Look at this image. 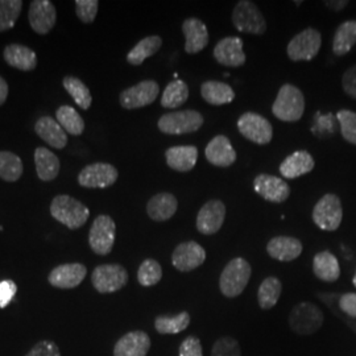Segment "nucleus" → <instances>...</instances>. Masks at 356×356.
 Returning <instances> with one entry per match:
<instances>
[{"instance_id": "obj_46", "label": "nucleus", "mask_w": 356, "mask_h": 356, "mask_svg": "<svg viewBox=\"0 0 356 356\" xmlns=\"http://www.w3.org/2000/svg\"><path fill=\"white\" fill-rule=\"evenodd\" d=\"M26 356H61L58 346L51 341H41Z\"/></svg>"}, {"instance_id": "obj_49", "label": "nucleus", "mask_w": 356, "mask_h": 356, "mask_svg": "<svg viewBox=\"0 0 356 356\" xmlns=\"http://www.w3.org/2000/svg\"><path fill=\"white\" fill-rule=\"evenodd\" d=\"M339 307L347 316L356 318V293H346L339 300Z\"/></svg>"}, {"instance_id": "obj_12", "label": "nucleus", "mask_w": 356, "mask_h": 356, "mask_svg": "<svg viewBox=\"0 0 356 356\" xmlns=\"http://www.w3.org/2000/svg\"><path fill=\"white\" fill-rule=\"evenodd\" d=\"M159 92H160L159 83L153 79H147V81H141L132 88H128L124 91H122L119 97V102L126 110H136V108L152 104L157 99Z\"/></svg>"}, {"instance_id": "obj_6", "label": "nucleus", "mask_w": 356, "mask_h": 356, "mask_svg": "<svg viewBox=\"0 0 356 356\" xmlns=\"http://www.w3.org/2000/svg\"><path fill=\"white\" fill-rule=\"evenodd\" d=\"M343 219V207L337 194H325L313 209V222L323 231H337Z\"/></svg>"}, {"instance_id": "obj_34", "label": "nucleus", "mask_w": 356, "mask_h": 356, "mask_svg": "<svg viewBox=\"0 0 356 356\" xmlns=\"http://www.w3.org/2000/svg\"><path fill=\"white\" fill-rule=\"evenodd\" d=\"M282 284L277 277H267L260 284L257 291V302L263 310H269L279 302Z\"/></svg>"}, {"instance_id": "obj_16", "label": "nucleus", "mask_w": 356, "mask_h": 356, "mask_svg": "<svg viewBox=\"0 0 356 356\" xmlns=\"http://www.w3.org/2000/svg\"><path fill=\"white\" fill-rule=\"evenodd\" d=\"M213 56L218 64L226 67H241L247 61L243 40L235 36H229L218 41Z\"/></svg>"}, {"instance_id": "obj_5", "label": "nucleus", "mask_w": 356, "mask_h": 356, "mask_svg": "<svg viewBox=\"0 0 356 356\" xmlns=\"http://www.w3.org/2000/svg\"><path fill=\"white\" fill-rule=\"evenodd\" d=\"M204 126V116L195 110L173 111L164 114L157 122V127L166 135H184L197 132Z\"/></svg>"}, {"instance_id": "obj_41", "label": "nucleus", "mask_w": 356, "mask_h": 356, "mask_svg": "<svg viewBox=\"0 0 356 356\" xmlns=\"http://www.w3.org/2000/svg\"><path fill=\"white\" fill-rule=\"evenodd\" d=\"M163 279V268L154 259L144 260L138 270V281L141 286H153Z\"/></svg>"}, {"instance_id": "obj_9", "label": "nucleus", "mask_w": 356, "mask_h": 356, "mask_svg": "<svg viewBox=\"0 0 356 356\" xmlns=\"http://www.w3.org/2000/svg\"><path fill=\"white\" fill-rule=\"evenodd\" d=\"M128 282L126 268L119 264H103L92 270L91 284L97 292L115 293L123 289Z\"/></svg>"}, {"instance_id": "obj_30", "label": "nucleus", "mask_w": 356, "mask_h": 356, "mask_svg": "<svg viewBox=\"0 0 356 356\" xmlns=\"http://www.w3.org/2000/svg\"><path fill=\"white\" fill-rule=\"evenodd\" d=\"M201 95L206 102L213 106L229 104L235 99L234 89L219 81H206L201 85Z\"/></svg>"}, {"instance_id": "obj_21", "label": "nucleus", "mask_w": 356, "mask_h": 356, "mask_svg": "<svg viewBox=\"0 0 356 356\" xmlns=\"http://www.w3.org/2000/svg\"><path fill=\"white\" fill-rule=\"evenodd\" d=\"M206 160L219 168H229L236 161V151L225 135H218L206 145Z\"/></svg>"}, {"instance_id": "obj_51", "label": "nucleus", "mask_w": 356, "mask_h": 356, "mask_svg": "<svg viewBox=\"0 0 356 356\" xmlns=\"http://www.w3.org/2000/svg\"><path fill=\"white\" fill-rule=\"evenodd\" d=\"M325 4L334 11H341L348 4V1L347 0H344V1H325Z\"/></svg>"}, {"instance_id": "obj_38", "label": "nucleus", "mask_w": 356, "mask_h": 356, "mask_svg": "<svg viewBox=\"0 0 356 356\" xmlns=\"http://www.w3.org/2000/svg\"><path fill=\"white\" fill-rule=\"evenodd\" d=\"M64 88L70 97L74 99V102L82 108V110H89L92 103V97L90 92L89 88L76 76H65Z\"/></svg>"}, {"instance_id": "obj_10", "label": "nucleus", "mask_w": 356, "mask_h": 356, "mask_svg": "<svg viewBox=\"0 0 356 356\" xmlns=\"http://www.w3.org/2000/svg\"><path fill=\"white\" fill-rule=\"evenodd\" d=\"M116 225L110 216H97L91 225L89 244L97 254L106 256L114 248Z\"/></svg>"}, {"instance_id": "obj_50", "label": "nucleus", "mask_w": 356, "mask_h": 356, "mask_svg": "<svg viewBox=\"0 0 356 356\" xmlns=\"http://www.w3.org/2000/svg\"><path fill=\"white\" fill-rule=\"evenodd\" d=\"M8 97V83L6 82L4 78L0 76V106L4 104Z\"/></svg>"}, {"instance_id": "obj_32", "label": "nucleus", "mask_w": 356, "mask_h": 356, "mask_svg": "<svg viewBox=\"0 0 356 356\" xmlns=\"http://www.w3.org/2000/svg\"><path fill=\"white\" fill-rule=\"evenodd\" d=\"M356 44V20H347L337 28L332 38V51L335 56H346Z\"/></svg>"}, {"instance_id": "obj_25", "label": "nucleus", "mask_w": 356, "mask_h": 356, "mask_svg": "<svg viewBox=\"0 0 356 356\" xmlns=\"http://www.w3.org/2000/svg\"><path fill=\"white\" fill-rule=\"evenodd\" d=\"M314 166L316 161L310 153L307 151H296L281 163L280 173L282 177L294 179L310 173Z\"/></svg>"}, {"instance_id": "obj_31", "label": "nucleus", "mask_w": 356, "mask_h": 356, "mask_svg": "<svg viewBox=\"0 0 356 356\" xmlns=\"http://www.w3.org/2000/svg\"><path fill=\"white\" fill-rule=\"evenodd\" d=\"M35 164L38 178L42 181H53L58 176L61 168L58 157L44 147H38L35 151Z\"/></svg>"}, {"instance_id": "obj_23", "label": "nucleus", "mask_w": 356, "mask_h": 356, "mask_svg": "<svg viewBox=\"0 0 356 356\" xmlns=\"http://www.w3.org/2000/svg\"><path fill=\"white\" fill-rule=\"evenodd\" d=\"M302 243L293 236H275L267 244V252L279 261H293L302 254Z\"/></svg>"}, {"instance_id": "obj_26", "label": "nucleus", "mask_w": 356, "mask_h": 356, "mask_svg": "<svg viewBox=\"0 0 356 356\" xmlns=\"http://www.w3.org/2000/svg\"><path fill=\"white\" fill-rule=\"evenodd\" d=\"M35 131L47 144H49L56 149H63L67 144V135L64 128L60 126L57 120H54L51 116H42L40 118L36 124Z\"/></svg>"}, {"instance_id": "obj_4", "label": "nucleus", "mask_w": 356, "mask_h": 356, "mask_svg": "<svg viewBox=\"0 0 356 356\" xmlns=\"http://www.w3.org/2000/svg\"><path fill=\"white\" fill-rule=\"evenodd\" d=\"M232 23L236 31L248 35L261 36L267 31L264 15L254 1L241 0L236 3L232 13Z\"/></svg>"}, {"instance_id": "obj_20", "label": "nucleus", "mask_w": 356, "mask_h": 356, "mask_svg": "<svg viewBox=\"0 0 356 356\" xmlns=\"http://www.w3.org/2000/svg\"><path fill=\"white\" fill-rule=\"evenodd\" d=\"M149 348L151 338L147 332L129 331L115 344L114 356H147Z\"/></svg>"}, {"instance_id": "obj_52", "label": "nucleus", "mask_w": 356, "mask_h": 356, "mask_svg": "<svg viewBox=\"0 0 356 356\" xmlns=\"http://www.w3.org/2000/svg\"><path fill=\"white\" fill-rule=\"evenodd\" d=\"M353 282H354V286L356 288V272H355V276H354V279H353Z\"/></svg>"}, {"instance_id": "obj_47", "label": "nucleus", "mask_w": 356, "mask_h": 356, "mask_svg": "<svg viewBox=\"0 0 356 356\" xmlns=\"http://www.w3.org/2000/svg\"><path fill=\"white\" fill-rule=\"evenodd\" d=\"M342 86H343L344 92L348 97L356 99V65L344 72Z\"/></svg>"}, {"instance_id": "obj_24", "label": "nucleus", "mask_w": 356, "mask_h": 356, "mask_svg": "<svg viewBox=\"0 0 356 356\" xmlns=\"http://www.w3.org/2000/svg\"><path fill=\"white\" fill-rule=\"evenodd\" d=\"M166 164L181 173H186L194 169L198 160V149L194 145H177L170 147L165 152Z\"/></svg>"}, {"instance_id": "obj_33", "label": "nucleus", "mask_w": 356, "mask_h": 356, "mask_svg": "<svg viewBox=\"0 0 356 356\" xmlns=\"http://www.w3.org/2000/svg\"><path fill=\"white\" fill-rule=\"evenodd\" d=\"M163 47V38L160 36H147L140 40L131 51H128V64L139 66L147 58L152 57Z\"/></svg>"}, {"instance_id": "obj_36", "label": "nucleus", "mask_w": 356, "mask_h": 356, "mask_svg": "<svg viewBox=\"0 0 356 356\" xmlns=\"http://www.w3.org/2000/svg\"><path fill=\"white\" fill-rule=\"evenodd\" d=\"M191 314L188 312H181L177 316H160L154 321V329L159 334L168 335V334H178L186 330L191 325Z\"/></svg>"}, {"instance_id": "obj_11", "label": "nucleus", "mask_w": 356, "mask_h": 356, "mask_svg": "<svg viewBox=\"0 0 356 356\" xmlns=\"http://www.w3.org/2000/svg\"><path fill=\"white\" fill-rule=\"evenodd\" d=\"M238 129L247 140L267 145L273 139V127L263 115L245 113L238 120Z\"/></svg>"}, {"instance_id": "obj_27", "label": "nucleus", "mask_w": 356, "mask_h": 356, "mask_svg": "<svg viewBox=\"0 0 356 356\" xmlns=\"http://www.w3.org/2000/svg\"><path fill=\"white\" fill-rule=\"evenodd\" d=\"M177 198L170 193H159L147 204V214L154 222H165L177 213Z\"/></svg>"}, {"instance_id": "obj_18", "label": "nucleus", "mask_w": 356, "mask_h": 356, "mask_svg": "<svg viewBox=\"0 0 356 356\" xmlns=\"http://www.w3.org/2000/svg\"><path fill=\"white\" fill-rule=\"evenodd\" d=\"M29 24L38 35H48L56 26L57 13L49 0H35L29 7Z\"/></svg>"}, {"instance_id": "obj_42", "label": "nucleus", "mask_w": 356, "mask_h": 356, "mask_svg": "<svg viewBox=\"0 0 356 356\" xmlns=\"http://www.w3.org/2000/svg\"><path fill=\"white\" fill-rule=\"evenodd\" d=\"M337 118L344 140L356 145V113L350 110H341L338 111Z\"/></svg>"}, {"instance_id": "obj_17", "label": "nucleus", "mask_w": 356, "mask_h": 356, "mask_svg": "<svg viewBox=\"0 0 356 356\" xmlns=\"http://www.w3.org/2000/svg\"><path fill=\"white\" fill-rule=\"evenodd\" d=\"M226 219V206L219 200H211L202 206L197 216V229L202 235H214L222 229Z\"/></svg>"}, {"instance_id": "obj_37", "label": "nucleus", "mask_w": 356, "mask_h": 356, "mask_svg": "<svg viewBox=\"0 0 356 356\" xmlns=\"http://www.w3.org/2000/svg\"><path fill=\"white\" fill-rule=\"evenodd\" d=\"M56 118L60 126L64 128L65 132L79 136L85 129V122L82 116L76 113V110L70 106H61L56 111Z\"/></svg>"}, {"instance_id": "obj_39", "label": "nucleus", "mask_w": 356, "mask_h": 356, "mask_svg": "<svg viewBox=\"0 0 356 356\" xmlns=\"http://www.w3.org/2000/svg\"><path fill=\"white\" fill-rule=\"evenodd\" d=\"M23 161L15 153L0 152V178L7 182H15L23 175Z\"/></svg>"}, {"instance_id": "obj_28", "label": "nucleus", "mask_w": 356, "mask_h": 356, "mask_svg": "<svg viewBox=\"0 0 356 356\" xmlns=\"http://www.w3.org/2000/svg\"><path fill=\"white\" fill-rule=\"evenodd\" d=\"M3 56L7 64L23 72H31L38 66L36 53L20 44H11L6 47Z\"/></svg>"}, {"instance_id": "obj_22", "label": "nucleus", "mask_w": 356, "mask_h": 356, "mask_svg": "<svg viewBox=\"0 0 356 356\" xmlns=\"http://www.w3.org/2000/svg\"><path fill=\"white\" fill-rule=\"evenodd\" d=\"M182 32L186 40L185 51L189 54H195L204 51L210 41L207 26L202 20L197 17L186 19L182 24Z\"/></svg>"}, {"instance_id": "obj_48", "label": "nucleus", "mask_w": 356, "mask_h": 356, "mask_svg": "<svg viewBox=\"0 0 356 356\" xmlns=\"http://www.w3.org/2000/svg\"><path fill=\"white\" fill-rule=\"evenodd\" d=\"M17 286L13 280H4L0 282V307H6L16 294Z\"/></svg>"}, {"instance_id": "obj_3", "label": "nucleus", "mask_w": 356, "mask_h": 356, "mask_svg": "<svg viewBox=\"0 0 356 356\" xmlns=\"http://www.w3.org/2000/svg\"><path fill=\"white\" fill-rule=\"evenodd\" d=\"M252 275L251 264L243 259L235 257L225 267L219 277V289L223 296L234 298L241 296Z\"/></svg>"}, {"instance_id": "obj_35", "label": "nucleus", "mask_w": 356, "mask_h": 356, "mask_svg": "<svg viewBox=\"0 0 356 356\" xmlns=\"http://www.w3.org/2000/svg\"><path fill=\"white\" fill-rule=\"evenodd\" d=\"M189 98V86L182 79H175L168 83L163 97L161 106L164 108H178Z\"/></svg>"}, {"instance_id": "obj_1", "label": "nucleus", "mask_w": 356, "mask_h": 356, "mask_svg": "<svg viewBox=\"0 0 356 356\" xmlns=\"http://www.w3.org/2000/svg\"><path fill=\"white\" fill-rule=\"evenodd\" d=\"M272 113L281 122H298L305 113V97L302 91L291 83L282 85L272 106Z\"/></svg>"}, {"instance_id": "obj_7", "label": "nucleus", "mask_w": 356, "mask_h": 356, "mask_svg": "<svg viewBox=\"0 0 356 356\" xmlns=\"http://www.w3.org/2000/svg\"><path fill=\"white\" fill-rule=\"evenodd\" d=\"M322 45V36L316 28H306L297 33L286 47V54L293 63L312 61L318 54Z\"/></svg>"}, {"instance_id": "obj_19", "label": "nucleus", "mask_w": 356, "mask_h": 356, "mask_svg": "<svg viewBox=\"0 0 356 356\" xmlns=\"http://www.w3.org/2000/svg\"><path fill=\"white\" fill-rule=\"evenodd\" d=\"M88 269L79 263L63 264L51 269L48 281L51 286L58 289H73L85 280Z\"/></svg>"}, {"instance_id": "obj_15", "label": "nucleus", "mask_w": 356, "mask_h": 356, "mask_svg": "<svg viewBox=\"0 0 356 356\" xmlns=\"http://www.w3.org/2000/svg\"><path fill=\"white\" fill-rule=\"evenodd\" d=\"M254 189L261 198L273 204H282L291 195V188L282 178L266 173L254 177Z\"/></svg>"}, {"instance_id": "obj_2", "label": "nucleus", "mask_w": 356, "mask_h": 356, "mask_svg": "<svg viewBox=\"0 0 356 356\" xmlns=\"http://www.w3.org/2000/svg\"><path fill=\"white\" fill-rule=\"evenodd\" d=\"M51 214L56 220L65 225L67 229H81L89 219L88 206L76 198L61 194L54 197L51 204Z\"/></svg>"}, {"instance_id": "obj_14", "label": "nucleus", "mask_w": 356, "mask_h": 356, "mask_svg": "<svg viewBox=\"0 0 356 356\" xmlns=\"http://www.w3.org/2000/svg\"><path fill=\"white\" fill-rule=\"evenodd\" d=\"M206 260V251L197 242L178 244L172 254V264L179 272H191L201 267Z\"/></svg>"}, {"instance_id": "obj_43", "label": "nucleus", "mask_w": 356, "mask_h": 356, "mask_svg": "<svg viewBox=\"0 0 356 356\" xmlns=\"http://www.w3.org/2000/svg\"><path fill=\"white\" fill-rule=\"evenodd\" d=\"M211 356H242L241 344L231 337H222L213 344Z\"/></svg>"}, {"instance_id": "obj_29", "label": "nucleus", "mask_w": 356, "mask_h": 356, "mask_svg": "<svg viewBox=\"0 0 356 356\" xmlns=\"http://www.w3.org/2000/svg\"><path fill=\"white\" fill-rule=\"evenodd\" d=\"M313 272L319 280L335 282L341 277V266L334 254L329 251H322L314 256Z\"/></svg>"}, {"instance_id": "obj_45", "label": "nucleus", "mask_w": 356, "mask_h": 356, "mask_svg": "<svg viewBox=\"0 0 356 356\" xmlns=\"http://www.w3.org/2000/svg\"><path fill=\"white\" fill-rule=\"evenodd\" d=\"M178 356H204L202 343L200 338L197 337H188L184 339V342L179 344Z\"/></svg>"}, {"instance_id": "obj_8", "label": "nucleus", "mask_w": 356, "mask_h": 356, "mask_svg": "<svg viewBox=\"0 0 356 356\" xmlns=\"http://www.w3.org/2000/svg\"><path fill=\"white\" fill-rule=\"evenodd\" d=\"M323 314L318 306L312 302H300L289 314V326L297 335H313L322 327Z\"/></svg>"}, {"instance_id": "obj_13", "label": "nucleus", "mask_w": 356, "mask_h": 356, "mask_svg": "<svg viewBox=\"0 0 356 356\" xmlns=\"http://www.w3.org/2000/svg\"><path fill=\"white\" fill-rule=\"evenodd\" d=\"M118 169L107 163H95L85 166L78 175V182L83 188L104 189L118 181Z\"/></svg>"}, {"instance_id": "obj_40", "label": "nucleus", "mask_w": 356, "mask_h": 356, "mask_svg": "<svg viewBox=\"0 0 356 356\" xmlns=\"http://www.w3.org/2000/svg\"><path fill=\"white\" fill-rule=\"evenodd\" d=\"M23 8L22 0H0V32L13 29Z\"/></svg>"}, {"instance_id": "obj_44", "label": "nucleus", "mask_w": 356, "mask_h": 356, "mask_svg": "<svg viewBox=\"0 0 356 356\" xmlns=\"http://www.w3.org/2000/svg\"><path fill=\"white\" fill-rule=\"evenodd\" d=\"M74 4H76V16L82 23L90 24L95 20L98 8H99L98 0H76Z\"/></svg>"}]
</instances>
